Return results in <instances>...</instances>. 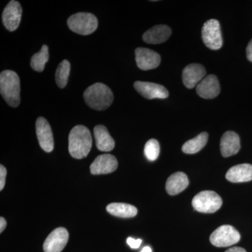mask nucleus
<instances>
[{"mask_svg":"<svg viewBox=\"0 0 252 252\" xmlns=\"http://www.w3.org/2000/svg\"><path fill=\"white\" fill-rule=\"evenodd\" d=\"M92 147L90 130L84 126L73 127L69 135V152L73 158L82 159L87 157Z\"/></svg>","mask_w":252,"mask_h":252,"instance_id":"nucleus-1","label":"nucleus"},{"mask_svg":"<svg viewBox=\"0 0 252 252\" xmlns=\"http://www.w3.org/2000/svg\"><path fill=\"white\" fill-rule=\"evenodd\" d=\"M86 104L94 110L103 111L112 105L114 94L112 90L102 83L89 86L84 94Z\"/></svg>","mask_w":252,"mask_h":252,"instance_id":"nucleus-2","label":"nucleus"},{"mask_svg":"<svg viewBox=\"0 0 252 252\" xmlns=\"http://www.w3.org/2000/svg\"><path fill=\"white\" fill-rule=\"evenodd\" d=\"M0 92L6 103L17 107L21 102V84L18 74L12 70H4L0 74Z\"/></svg>","mask_w":252,"mask_h":252,"instance_id":"nucleus-3","label":"nucleus"},{"mask_svg":"<svg viewBox=\"0 0 252 252\" xmlns=\"http://www.w3.org/2000/svg\"><path fill=\"white\" fill-rule=\"evenodd\" d=\"M68 27L71 31L81 35H89L97 30L98 21L90 13H77L67 20Z\"/></svg>","mask_w":252,"mask_h":252,"instance_id":"nucleus-4","label":"nucleus"},{"mask_svg":"<svg viewBox=\"0 0 252 252\" xmlns=\"http://www.w3.org/2000/svg\"><path fill=\"white\" fill-rule=\"evenodd\" d=\"M222 199L216 192L204 190L194 197L192 205L196 211L202 213H214L221 207Z\"/></svg>","mask_w":252,"mask_h":252,"instance_id":"nucleus-5","label":"nucleus"},{"mask_svg":"<svg viewBox=\"0 0 252 252\" xmlns=\"http://www.w3.org/2000/svg\"><path fill=\"white\" fill-rule=\"evenodd\" d=\"M240 234L234 227L223 225L219 227L210 237V243L217 248H226L238 243Z\"/></svg>","mask_w":252,"mask_h":252,"instance_id":"nucleus-6","label":"nucleus"},{"mask_svg":"<svg viewBox=\"0 0 252 252\" xmlns=\"http://www.w3.org/2000/svg\"><path fill=\"white\" fill-rule=\"evenodd\" d=\"M202 38L204 44L212 50H219L223 45L220 22L217 20H208L202 28Z\"/></svg>","mask_w":252,"mask_h":252,"instance_id":"nucleus-7","label":"nucleus"},{"mask_svg":"<svg viewBox=\"0 0 252 252\" xmlns=\"http://www.w3.org/2000/svg\"><path fill=\"white\" fill-rule=\"evenodd\" d=\"M36 133L41 148L48 153L52 152L54 148V136L49 122L44 117H39L36 120Z\"/></svg>","mask_w":252,"mask_h":252,"instance_id":"nucleus-8","label":"nucleus"},{"mask_svg":"<svg viewBox=\"0 0 252 252\" xmlns=\"http://www.w3.org/2000/svg\"><path fill=\"white\" fill-rule=\"evenodd\" d=\"M69 233L64 228L60 227L56 228L50 233L44 243V252H61L65 248Z\"/></svg>","mask_w":252,"mask_h":252,"instance_id":"nucleus-9","label":"nucleus"},{"mask_svg":"<svg viewBox=\"0 0 252 252\" xmlns=\"http://www.w3.org/2000/svg\"><path fill=\"white\" fill-rule=\"evenodd\" d=\"M22 16V7L17 1L12 0L6 5L2 13V22L8 31H16L19 26Z\"/></svg>","mask_w":252,"mask_h":252,"instance_id":"nucleus-10","label":"nucleus"},{"mask_svg":"<svg viewBox=\"0 0 252 252\" xmlns=\"http://www.w3.org/2000/svg\"><path fill=\"white\" fill-rule=\"evenodd\" d=\"M135 60L137 67L142 70H150L158 67L160 64V55L147 48L135 49Z\"/></svg>","mask_w":252,"mask_h":252,"instance_id":"nucleus-11","label":"nucleus"},{"mask_svg":"<svg viewBox=\"0 0 252 252\" xmlns=\"http://www.w3.org/2000/svg\"><path fill=\"white\" fill-rule=\"evenodd\" d=\"M134 87L147 99H165L169 96L168 91L163 86L155 83L137 81L134 84Z\"/></svg>","mask_w":252,"mask_h":252,"instance_id":"nucleus-12","label":"nucleus"},{"mask_svg":"<svg viewBox=\"0 0 252 252\" xmlns=\"http://www.w3.org/2000/svg\"><path fill=\"white\" fill-rule=\"evenodd\" d=\"M206 75V70L202 64H189L182 72V80L187 89H191L198 85Z\"/></svg>","mask_w":252,"mask_h":252,"instance_id":"nucleus-13","label":"nucleus"},{"mask_svg":"<svg viewBox=\"0 0 252 252\" xmlns=\"http://www.w3.org/2000/svg\"><path fill=\"white\" fill-rule=\"evenodd\" d=\"M118 167V161L112 154H102L94 159L91 165L93 175H105L115 171Z\"/></svg>","mask_w":252,"mask_h":252,"instance_id":"nucleus-14","label":"nucleus"},{"mask_svg":"<svg viewBox=\"0 0 252 252\" xmlns=\"http://www.w3.org/2000/svg\"><path fill=\"white\" fill-rule=\"evenodd\" d=\"M220 91L218 78L214 74L207 76L196 86V92L204 99H213L219 95Z\"/></svg>","mask_w":252,"mask_h":252,"instance_id":"nucleus-15","label":"nucleus"},{"mask_svg":"<svg viewBox=\"0 0 252 252\" xmlns=\"http://www.w3.org/2000/svg\"><path fill=\"white\" fill-rule=\"evenodd\" d=\"M220 153L223 157H229L238 153L240 149L239 135L233 131H227L220 139Z\"/></svg>","mask_w":252,"mask_h":252,"instance_id":"nucleus-16","label":"nucleus"},{"mask_svg":"<svg viewBox=\"0 0 252 252\" xmlns=\"http://www.w3.org/2000/svg\"><path fill=\"white\" fill-rule=\"evenodd\" d=\"M171 34V29L168 26L165 25H158L146 32L142 39L147 44H162L170 38Z\"/></svg>","mask_w":252,"mask_h":252,"instance_id":"nucleus-17","label":"nucleus"},{"mask_svg":"<svg viewBox=\"0 0 252 252\" xmlns=\"http://www.w3.org/2000/svg\"><path fill=\"white\" fill-rule=\"evenodd\" d=\"M227 180L233 183H242L252 180V165L244 163L232 167L225 175Z\"/></svg>","mask_w":252,"mask_h":252,"instance_id":"nucleus-18","label":"nucleus"},{"mask_svg":"<svg viewBox=\"0 0 252 252\" xmlns=\"http://www.w3.org/2000/svg\"><path fill=\"white\" fill-rule=\"evenodd\" d=\"M94 137L97 148L101 152H110L115 147V142L109 135L105 126H95L94 128Z\"/></svg>","mask_w":252,"mask_h":252,"instance_id":"nucleus-19","label":"nucleus"},{"mask_svg":"<svg viewBox=\"0 0 252 252\" xmlns=\"http://www.w3.org/2000/svg\"><path fill=\"white\" fill-rule=\"evenodd\" d=\"M189 185L187 175L184 172H177L167 179L165 189L169 195H175L185 190Z\"/></svg>","mask_w":252,"mask_h":252,"instance_id":"nucleus-20","label":"nucleus"},{"mask_svg":"<svg viewBox=\"0 0 252 252\" xmlns=\"http://www.w3.org/2000/svg\"><path fill=\"white\" fill-rule=\"evenodd\" d=\"M107 211L113 216L122 218H131L135 217L137 214V209L129 204L114 203L107 206Z\"/></svg>","mask_w":252,"mask_h":252,"instance_id":"nucleus-21","label":"nucleus"},{"mask_svg":"<svg viewBox=\"0 0 252 252\" xmlns=\"http://www.w3.org/2000/svg\"><path fill=\"white\" fill-rule=\"evenodd\" d=\"M207 140H208V134L205 132H202L193 139L187 141L182 147V152L187 154L198 153L206 145Z\"/></svg>","mask_w":252,"mask_h":252,"instance_id":"nucleus-22","label":"nucleus"},{"mask_svg":"<svg viewBox=\"0 0 252 252\" xmlns=\"http://www.w3.org/2000/svg\"><path fill=\"white\" fill-rule=\"evenodd\" d=\"M49 47L46 45L42 46L40 51L36 53L32 57L31 67L36 72H41L44 71L46 63L49 61Z\"/></svg>","mask_w":252,"mask_h":252,"instance_id":"nucleus-23","label":"nucleus"},{"mask_svg":"<svg viewBox=\"0 0 252 252\" xmlns=\"http://www.w3.org/2000/svg\"><path fill=\"white\" fill-rule=\"evenodd\" d=\"M70 63L67 60H64L60 63L56 72V81L58 86L61 89L67 86L69 73H70Z\"/></svg>","mask_w":252,"mask_h":252,"instance_id":"nucleus-24","label":"nucleus"},{"mask_svg":"<svg viewBox=\"0 0 252 252\" xmlns=\"http://www.w3.org/2000/svg\"><path fill=\"white\" fill-rule=\"evenodd\" d=\"M160 154V145L155 139H151L144 147V155L150 161L157 160Z\"/></svg>","mask_w":252,"mask_h":252,"instance_id":"nucleus-25","label":"nucleus"},{"mask_svg":"<svg viewBox=\"0 0 252 252\" xmlns=\"http://www.w3.org/2000/svg\"><path fill=\"white\" fill-rule=\"evenodd\" d=\"M6 169L2 165H0V190L4 189L6 182Z\"/></svg>","mask_w":252,"mask_h":252,"instance_id":"nucleus-26","label":"nucleus"},{"mask_svg":"<svg viewBox=\"0 0 252 252\" xmlns=\"http://www.w3.org/2000/svg\"><path fill=\"white\" fill-rule=\"evenodd\" d=\"M142 242L141 239H137V240L132 238H128L127 239V245L132 249H138L140 248Z\"/></svg>","mask_w":252,"mask_h":252,"instance_id":"nucleus-27","label":"nucleus"},{"mask_svg":"<svg viewBox=\"0 0 252 252\" xmlns=\"http://www.w3.org/2000/svg\"><path fill=\"white\" fill-rule=\"evenodd\" d=\"M247 58L250 62L252 63V39L249 42L248 47L246 50Z\"/></svg>","mask_w":252,"mask_h":252,"instance_id":"nucleus-28","label":"nucleus"},{"mask_svg":"<svg viewBox=\"0 0 252 252\" xmlns=\"http://www.w3.org/2000/svg\"><path fill=\"white\" fill-rule=\"evenodd\" d=\"M225 252H247L245 249L239 248V247H234L226 250Z\"/></svg>","mask_w":252,"mask_h":252,"instance_id":"nucleus-29","label":"nucleus"},{"mask_svg":"<svg viewBox=\"0 0 252 252\" xmlns=\"http://www.w3.org/2000/svg\"><path fill=\"white\" fill-rule=\"evenodd\" d=\"M6 226V221L4 218L1 217L0 218V233H2L3 230L5 229Z\"/></svg>","mask_w":252,"mask_h":252,"instance_id":"nucleus-30","label":"nucleus"},{"mask_svg":"<svg viewBox=\"0 0 252 252\" xmlns=\"http://www.w3.org/2000/svg\"><path fill=\"white\" fill-rule=\"evenodd\" d=\"M140 252H152V249L149 248V247H144L143 249H142V251Z\"/></svg>","mask_w":252,"mask_h":252,"instance_id":"nucleus-31","label":"nucleus"}]
</instances>
